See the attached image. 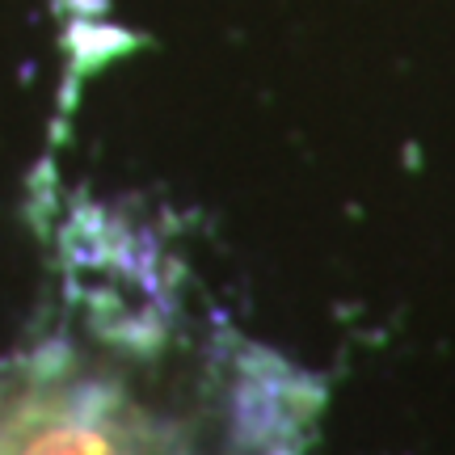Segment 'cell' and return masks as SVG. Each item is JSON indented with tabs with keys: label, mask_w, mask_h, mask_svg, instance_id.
<instances>
[{
	"label": "cell",
	"mask_w": 455,
	"mask_h": 455,
	"mask_svg": "<svg viewBox=\"0 0 455 455\" xmlns=\"http://www.w3.org/2000/svg\"><path fill=\"white\" fill-rule=\"evenodd\" d=\"M0 455H207L198 430L110 363L43 355L0 375Z\"/></svg>",
	"instance_id": "obj_1"
}]
</instances>
